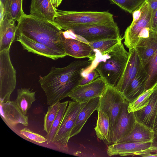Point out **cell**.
Instances as JSON below:
<instances>
[{
  "instance_id": "37",
  "label": "cell",
  "mask_w": 157,
  "mask_h": 157,
  "mask_svg": "<svg viewBox=\"0 0 157 157\" xmlns=\"http://www.w3.org/2000/svg\"><path fill=\"white\" fill-rule=\"evenodd\" d=\"M146 0L148 3L152 17L157 10V0Z\"/></svg>"
},
{
  "instance_id": "23",
  "label": "cell",
  "mask_w": 157,
  "mask_h": 157,
  "mask_svg": "<svg viewBox=\"0 0 157 157\" xmlns=\"http://www.w3.org/2000/svg\"><path fill=\"white\" fill-rule=\"evenodd\" d=\"M100 97L92 99L88 101L79 113L71 133L70 138L79 133L86 122L93 112L97 110Z\"/></svg>"
},
{
  "instance_id": "26",
  "label": "cell",
  "mask_w": 157,
  "mask_h": 157,
  "mask_svg": "<svg viewBox=\"0 0 157 157\" xmlns=\"http://www.w3.org/2000/svg\"><path fill=\"white\" fill-rule=\"evenodd\" d=\"M142 65L147 76L145 88L146 90L157 85V51Z\"/></svg>"
},
{
  "instance_id": "28",
  "label": "cell",
  "mask_w": 157,
  "mask_h": 157,
  "mask_svg": "<svg viewBox=\"0 0 157 157\" xmlns=\"http://www.w3.org/2000/svg\"><path fill=\"white\" fill-rule=\"evenodd\" d=\"M123 39V38L106 39L88 43L92 47L93 51L97 50L101 55H103L121 42Z\"/></svg>"
},
{
  "instance_id": "36",
  "label": "cell",
  "mask_w": 157,
  "mask_h": 157,
  "mask_svg": "<svg viewBox=\"0 0 157 157\" xmlns=\"http://www.w3.org/2000/svg\"><path fill=\"white\" fill-rule=\"evenodd\" d=\"M157 153V134H155L154 137L150 147L141 152L139 156L147 157L150 154Z\"/></svg>"
},
{
  "instance_id": "11",
  "label": "cell",
  "mask_w": 157,
  "mask_h": 157,
  "mask_svg": "<svg viewBox=\"0 0 157 157\" xmlns=\"http://www.w3.org/2000/svg\"><path fill=\"white\" fill-rule=\"evenodd\" d=\"M62 42L67 56L78 59L90 58L93 55V49L88 42L73 38L68 30L62 32Z\"/></svg>"
},
{
  "instance_id": "15",
  "label": "cell",
  "mask_w": 157,
  "mask_h": 157,
  "mask_svg": "<svg viewBox=\"0 0 157 157\" xmlns=\"http://www.w3.org/2000/svg\"><path fill=\"white\" fill-rule=\"evenodd\" d=\"M157 113V85L149 97L147 105L134 112L136 121L153 130Z\"/></svg>"
},
{
  "instance_id": "40",
  "label": "cell",
  "mask_w": 157,
  "mask_h": 157,
  "mask_svg": "<svg viewBox=\"0 0 157 157\" xmlns=\"http://www.w3.org/2000/svg\"><path fill=\"white\" fill-rule=\"evenodd\" d=\"M55 8L58 7L60 4L63 0H51Z\"/></svg>"
},
{
  "instance_id": "35",
  "label": "cell",
  "mask_w": 157,
  "mask_h": 157,
  "mask_svg": "<svg viewBox=\"0 0 157 157\" xmlns=\"http://www.w3.org/2000/svg\"><path fill=\"white\" fill-rule=\"evenodd\" d=\"M99 76L98 71L94 68L83 77L80 82L78 86H82L90 83L99 77Z\"/></svg>"
},
{
  "instance_id": "32",
  "label": "cell",
  "mask_w": 157,
  "mask_h": 157,
  "mask_svg": "<svg viewBox=\"0 0 157 157\" xmlns=\"http://www.w3.org/2000/svg\"><path fill=\"white\" fill-rule=\"evenodd\" d=\"M123 10L129 13L138 8L145 0H110Z\"/></svg>"
},
{
  "instance_id": "25",
  "label": "cell",
  "mask_w": 157,
  "mask_h": 157,
  "mask_svg": "<svg viewBox=\"0 0 157 157\" xmlns=\"http://www.w3.org/2000/svg\"><path fill=\"white\" fill-rule=\"evenodd\" d=\"M98 117L94 128L97 137L107 144H109L110 129L109 119L108 115L101 110H97Z\"/></svg>"
},
{
  "instance_id": "7",
  "label": "cell",
  "mask_w": 157,
  "mask_h": 157,
  "mask_svg": "<svg viewBox=\"0 0 157 157\" xmlns=\"http://www.w3.org/2000/svg\"><path fill=\"white\" fill-rule=\"evenodd\" d=\"M69 30L88 43L106 39L122 38L119 29L114 21L105 24L78 26Z\"/></svg>"
},
{
  "instance_id": "42",
  "label": "cell",
  "mask_w": 157,
  "mask_h": 157,
  "mask_svg": "<svg viewBox=\"0 0 157 157\" xmlns=\"http://www.w3.org/2000/svg\"><path fill=\"white\" fill-rule=\"evenodd\" d=\"M9 0H0V2L2 3L4 8H5Z\"/></svg>"
},
{
  "instance_id": "10",
  "label": "cell",
  "mask_w": 157,
  "mask_h": 157,
  "mask_svg": "<svg viewBox=\"0 0 157 157\" xmlns=\"http://www.w3.org/2000/svg\"><path fill=\"white\" fill-rule=\"evenodd\" d=\"M129 104L125 100L118 119L111 144L118 142L130 133L134 128L136 120L134 112H128Z\"/></svg>"
},
{
  "instance_id": "22",
  "label": "cell",
  "mask_w": 157,
  "mask_h": 157,
  "mask_svg": "<svg viewBox=\"0 0 157 157\" xmlns=\"http://www.w3.org/2000/svg\"><path fill=\"white\" fill-rule=\"evenodd\" d=\"M155 134L153 130L136 121L131 132L117 142H152Z\"/></svg>"
},
{
  "instance_id": "27",
  "label": "cell",
  "mask_w": 157,
  "mask_h": 157,
  "mask_svg": "<svg viewBox=\"0 0 157 157\" xmlns=\"http://www.w3.org/2000/svg\"><path fill=\"white\" fill-rule=\"evenodd\" d=\"M23 0H9L4 8L5 16L15 21L19 20L24 14Z\"/></svg>"
},
{
  "instance_id": "18",
  "label": "cell",
  "mask_w": 157,
  "mask_h": 157,
  "mask_svg": "<svg viewBox=\"0 0 157 157\" xmlns=\"http://www.w3.org/2000/svg\"><path fill=\"white\" fill-rule=\"evenodd\" d=\"M147 79V75L142 66L135 78L122 94L125 100L130 103L146 91Z\"/></svg>"
},
{
  "instance_id": "39",
  "label": "cell",
  "mask_w": 157,
  "mask_h": 157,
  "mask_svg": "<svg viewBox=\"0 0 157 157\" xmlns=\"http://www.w3.org/2000/svg\"><path fill=\"white\" fill-rule=\"evenodd\" d=\"M0 22H1L3 20L5 16V9L3 5L0 2Z\"/></svg>"
},
{
  "instance_id": "9",
  "label": "cell",
  "mask_w": 157,
  "mask_h": 157,
  "mask_svg": "<svg viewBox=\"0 0 157 157\" xmlns=\"http://www.w3.org/2000/svg\"><path fill=\"white\" fill-rule=\"evenodd\" d=\"M108 85L105 80L100 77L90 83L78 86L69 97L79 103L87 102L92 99L100 97L106 90Z\"/></svg>"
},
{
  "instance_id": "41",
  "label": "cell",
  "mask_w": 157,
  "mask_h": 157,
  "mask_svg": "<svg viewBox=\"0 0 157 157\" xmlns=\"http://www.w3.org/2000/svg\"><path fill=\"white\" fill-rule=\"evenodd\" d=\"M153 130L155 134H157V113L155 119Z\"/></svg>"
},
{
  "instance_id": "14",
  "label": "cell",
  "mask_w": 157,
  "mask_h": 157,
  "mask_svg": "<svg viewBox=\"0 0 157 157\" xmlns=\"http://www.w3.org/2000/svg\"><path fill=\"white\" fill-rule=\"evenodd\" d=\"M151 142L146 143L117 142L112 144L107 148L109 156L139 155L142 152L148 149Z\"/></svg>"
},
{
  "instance_id": "5",
  "label": "cell",
  "mask_w": 157,
  "mask_h": 157,
  "mask_svg": "<svg viewBox=\"0 0 157 157\" xmlns=\"http://www.w3.org/2000/svg\"><path fill=\"white\" fill-rule=\"evenodd\" d=\"M87 102L69 101L59 129L51 143L59 150L68 151V143L71 132L79 113Z\"/></svg>"
},
{
  "instance_id": "38",
  "label": "cell",
  "mask_w": 157,
  "mask_h": 157,
  "mask_svg": "<svg viewBox=\"0 0 157 157\" xmlns=\"http://www.w3.org/2000/svg\"><path fill=\"white\" fill-rule=\"evenodd\" d=\"M151 26L153 30L157 31V10L151 18Z\"/></svg>"
},
{
  "instance_id": "33",
  "label": "cell",
  "mask_w": 157,
  "mask_h": 157,
  "mask_svg": "<svg viewBox=\"0 0 157 157\" xmlns=\"http://www.w3.org/2000/svg\"><path fill=\"white\" fill-rule=\"evenodd\" d=\"M20 133L27 138L38 143H41L47 141L46 138L37 133L34 132L26 128L21 129L20 131Z\"/></svg>"
},
{
  "instance_id": "17",
  "label": "cell",
  "mask_w": 157,
  "mask_h": 157,
  "mask_svg": "<svg viewBox=\"0 0 157 157\" xmlns=\"http://www.w3.org/2000/svg\"><path fill=\"white\" fill-rule=\"evenodd\" d=\"M151 13L149 8L140 19L127 27L123 37L124 43L127 48H129L134 47L138 41L139 34L144 28L151 23Z\"/></svg>"
},
{
  "instance_id": "6",
  "label": "cell",
  "mask_w": 157,
  "mask_h": 157,
  "mask_svg": "<svg viewBox=\"0 0 157 157\" xmlns=\"http://www.w3.org/2000/svg\"><path fill=\"white\" fill-rule=\"evenodd\" d=\"M125 99L115 86L108 85L100 97L97 110H101L108 116L110 123L109 144H111L114 131Z\"/></svg>"
},
{
  "instance_id": "3",
  "label": "cell",
  "mask_w": 157,
  "mask_h": 157,
  "mask_svg": "<svg viewBox=\"0 0 157 157\" xmlns=\"http://www.w3.org/2000/svg\"><path fill=\"white\" fill-rule=\"evenodd\" d=\"M100 57L95 69L100 77L108 85L115 87L120 81L126 67L128 52L125 49L122 41Z\"/></svg>"
},
{
  "instance_id": "20",
  "label": "cell",
  "mask_w": 157,
  "mask_h": 157,
  "mask_svg": "<svg viewBox=\"0 0 157 157\" xmlns=\"http://www.w3.org/2000/svg\"><path fill=\"white\" fill-rule=\"evenodd\" d=\"M57 9L51 0L31 1L30 14L51 21L53 22Z\"/></svg>"
},
{
  "instance_id": "4",
  "label": "cell",
  "mask_w": 157,
  "mask_h": 157,
  "mask_svg": "<svg viewBox=\"0 0 157 157\" xmlns=\"http://www.w3.org/2000/svg\"><path fill=\"white\" fill-rule=\"evenodd\" d=\"M113 16L107 11H74L57 9L53 22L65 31L75 27L114 21Z\"/></svg>"
},
{
  "instance_id": "19",
  "label": "cell",
  "mask_w": 157,
  "mask_h": 157,
  "mask_svg": "<svg viewBox=\"0 0 157 157\" xmlns=\"http://www.w3.org/2000/svg\"><path fill=\"white\" fill-rule=\"evenodd\" d=\"M134 47L144 64L157 51V31L152 29L148 37L139 40Z\"/></svg>"
},
{
  "instance_id": "12",
  "label": "cell",
  "mask_w": 157,
  "mask_h": 157,
  "mask_svg": "<svg viewBox=\"0 0 157 157\" xmlns=\"http://www.w3.org/2000/svg\"><path fill=\"white\" fill-rule=\"evenodd\" d=\"M128 58L122 76L115 87L122 94L135 78L142 66L134 47L129 48Z\"/></svg>"
},
{
  "instance_id": "24",
  "label": "cell",
  "mask_w": 157,
  "mask_h": 157,
  "mask_svg": "<svg viewBox=\"0 0 157 157\" xmlns=\"http://www.w3.org/2000/svg\"><path fill=\"white\" fill-rule=\"evenodd\" d=\"M36 92L27 88H21L17 90V96L15 101L24 115H26L33 103L36 101L35 94Z\"/></svg>"
},
{
  "instance_id": "8",
  "label": "cell",
  "mask_w": 157,
  "mask_h": 157,
  "mask_svg": "<svg viewBox=\"0 0 157 157\" xmlns=\"http://www.w3.org/2000/svg\"><path fill=\"white\" fill-rule=\"evenodd\" d=\"M10 49L0 51V102L10 101L16 87V71L11 61Z\"/></svg>"
},
{
  "instance_id": "34",
  "label": "cell",
  "mask_w": 157,
  "mask_h": 157,
  "mask_svg": "<svg viewBox=\"0 0 157 157\" xmlns=\"http://www.w3.org/2000/svg\"><path fill=\"white\" fill-rule=\"evenodd\" d=\"M149 8L148 3L145 0L138 8L132 13L133 19L131 25H133L140 19Z\"/></svg>"
},
{
  "instance_id": "1",
  "label": "cell",
  "mask_w": 157,
  "mask_h": 157,
  "mask_svg": "<svg viewBox=\"0 0 157 157\" xmlns=\"http://www.w3.org/2000/svg\"><path fill=\"white\" fill-rule=\"evenodd\" d=\"M95 58L76 60L63 67H52L46 75L40 77L39 82L47 98V103L52 105L69 94L79 85L84 77L83 72L91 65Z\"/></svg>"
},
{
  "instance_id": "31",
  "label": "cell",
  "mask_w": 157,
  "mask_h": 157,
  "mask_svg": "<svg viewBox=\"0 0 157 157\" xmlns=\"http://www.w3.org/2000/svg\"><path fill=\"white\" fill-rule=\"evenodd\" d=\"M61 103L60 101H58L50 105L48 108L44 117V130L47 133L49 132L51 128L60 108Z\"/></svg>"
},
{
  "instance_id": "16",
  "label": "cell",
  "mask_w": 157,
  "mask_h": 157,
  "mask_svg": "<svg viewBox=\"0 0 157 157\" xmlns=\"http://www.w3.org/2000/svg\"><path fill=\"white\" fill-rule=\"evenodd\" d=\"M17 40L28 52L50 58L54 60L63 58L60 54L46 45L33 40L22 35H17Z\"/></svg>"
},
{
  "instance_id": "29",
  "label": "cell",
  "mask_w": 157,
  "mask_h": 157,
  "mask_svg": "<svg viewBox=\"0 0 157 157\" xmlns=\"http://www.w3.org/2000/svg\"><path fill=\"white\" fill-rule=\"evenodd\" d=\"M68 101L61 103L60 106L56 116L52 124L49 132L46 137L48 143H51L60 126L64 114L69 103Z\"/></svg>"
},
{
  "instance_id": "2",
  "label": "cell",
  "mask_w": 157,
  "mask_h": 157,
  "mask_svg": "<svg viewBox=\"0 0 157 157\" xmlns=\"http://www.w3.org/2000/svg\"><path fill=\"white\" fill-rule=\"evenodd\" d=\"M17 35H22L67 56L62 42V30L54 22L25 13L17 21Z\"/></svg>"
},
{
  "instance_id": "30",
  "label": "cell",
  "mask_w": 157,
  "mask_h": 157,
  "mask_svg": "<svg viewBox=\"0 0 157 157\" xmlns=\"http://www.w3.org/2000/svg\"><path fill=\"white\" fill-rule=\"evenodd\" d=\"M155 86L146 90L135 100L129 103L128 107V112H134L141 110L146 106L149 102V97Z\"/></svg>"
},
{
  "instance_id": "13",
  "label": "cell",
  "mask_w": 157,
  "mask_h": 157,
  "mask_svg": "<svg viewBox=\"0 0 157 157\" xmlns=\"http://www.w3.org/2000/svg\"><path fill=\"white\" fill-rule=\"evenodd\" d=\"M1 117L10 127L13 128L21 124L27 126L29 125L28 115H24L14 101L0 102Z\"/></svg>"
},
{
  "instance_id": "21",
  "label": "cell",
  "mask_w": 157,
  "mask_h": 157,
  "mask_svg": "<svg viewBox=\"0 0 157 157\" xmlns=\"http://www.w3.org/2000/svg\"><path fill=\"white\" fill-rule=\"evenodd\" d=\"M15 22L5 16L0 22V51L10 49L17 33Z\"/></svg>"
}]
</instances>
